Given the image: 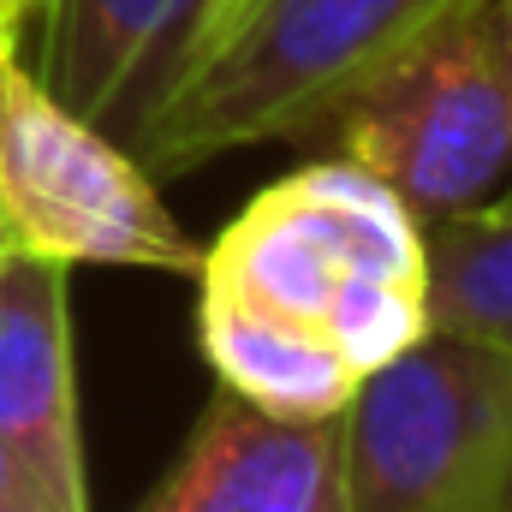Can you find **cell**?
Here are the masks:
<instances>
[{
    "label": "cell",
    "instance_id": "8",
    "mask_svg": "<svg viewBox=\"0 0 512 512\" xmlns=\"http://www.w3.org/2000/svg\"><path fill=\"white\" fill-rule=\"evenodd\" d=\"M215 12L221 0H42L36 78L131 149Z\"/></svg>",
    "mask_w": 512,
    "mask_h": 512
},
{
    "label": "cell",
    "instance_id": "2",
    "mask_svg": "<svg viewBox=\"0 0 512 512\" xmlns=\"http://www.w3.org/2000/svg\"><path fill=\"white\" fill-rule=\"evenodd\" d=\"M477 0H221L131 155L161 173L209 167L251 143H310L399 54Z\"/></svg>",
    "mask_w": 512,
    "mask_h": 512
},
{
    "label": "cell",
    "instance_id": "11",
    "mask_svg": "<svg viewBox=\"0 0 512 512\" xmlns=\"http://www.w3.org/2000/svg\"><path fill=\"white\" fill-rule=\"evenodd\" d=\"M42 0H0V30L6 36H24V24H36Z\"/></svg>",
    "mask_w": 512,
    "mask_h": 512
},
{
    "label": "cell",
    "instance_id": "12",
    "mask_svg": "<svg viewBox=\"0 0 512 512\" xmlns=\"http://www.w3.org/2000/svg\"><path fill=\"white\" fill-rule=\"evenodd\" d=\"M495 209H507V215H512V185L501 191V197H495Z\"/></svg>",
    "mask_w": 512,
    "mask_h": 512
},
{
    "label": "cell",
    "instance_id": "10",
    "mask_svg": "<svg viewBox=\"0 0 512 512\" xmlns=\"http://www.w3.org/2000/svg\"><path fill=\"white\" fill-rule=\"evenodd\" d=\"M0 512H60L48 501V489L24 471V459L0 441Z\"/></svg>",
    "mask_w": 512,
    "mask_h": 512
},
{
    "label": "cell",
    "instance_id": "3",
    "mask_svg": "<svg viewBox=\"0 0 512 512\" xmlns=\"http://www.w3.org/2000/svg\"><path fill=\"white\" fill-rule=\"evenodd\" d=\"M322 137L417 221L489 209L512 185V36L501 6L477 0L423 36Z\"/></svg>",
    "mask_w": 512,
    "mask_h": 512
},
{
    "label": "cell",
    "instance_id": "6",
    "mask_svg": "<svg viewBox=\"0 0 512 512\" xmlns=\"http://www.w3.org/2000/svg\"><path fill=\"white\" fill-rule=\"evenodd\" d=\"M0 441L60 512H90L78 364H72V268L0 239Z\"/></svg>",
    "mask_w": 512,
    "mask_h": 512
},
{
    "label": "cell",
    "instance_id": "14",
    "mask_svg": "<svg viewBox=\"0 0 512 512\" xmlns=\"http://www.w3.org/2000/svg\"><path fill=\"white\" fill-rule=\"evenodd\" d=\"M501 512H512V471H507V495H501Z\"/></svg>",
    "mask_w": 512,
    "mask_h": 512
},
{
    "label": "cell",
    "instance_id": "13",
    "mask_svg": "<svg viewBox=\"0 0 512 512\" xmlns=\"http://www.w3.org/2000/svg\"><path fill=\"white\" fill-rule=\"evenodd\" d=\"M501 6V18H507V36H512V0H495Z\"/></svg>",
    "mask_w": 512,
    "mask_h": 512
},
{
    "label": "cell",
    "instance_id": "7",
    "mask_svg": "<svg viewBox=\"0 0 512 512\" xmlns=\"http://www.w3.org/2000/svg\"><path fill=\"white\" fill-rule=\"evenodd\" d=\"M137 512H346L340 417L292 423L215 387Z\"/></svg>",
    "mask_w": 512,
    "mask_h": 512
},
{
    "label": "cell",
    "instance_id": "4",
    "mask_svg": "<svg viewBox=\"0 0 512 512\" xmlns=\"http://www.w3.org/2000/svg\"><path fill=\"white\" fill-rule=\"evenodd\" d=\"M0 233L66 268L191 274L203 245L114 131L72 114L0 30Z\"/></svg>",
    "mask_w": 512,
    "mask_h": 512
},
{
    "label": "cell",
    "instance_id": "1",
    "mask_svg": "<svg viewBox=\"0 0 512 512\" xmlns=\"http://www.w3.org/2000/svg\"><path fill=\"white\" fill-rule=\"evenodd\" d=\"M429 334L423 221L340 155L274 179L203 245V358L274 417H346L352 393Z\"/></svg>",
    "mask_w": 512,
    "mask_h": 512
},
{
    "label": "cell",
    "instance_id": "5",
    "mask_svg": "<svg viewBox=\"0 0 512 512\" xmlns=\"http://www.w3.org/2000/svg\"><path fill=\"white\" fill-rule=\"evenodd\" d=\"M346 512H501L512 471V346L429 334L340 417Z\"/></svg>",
    "mask_w": 512,
    "mask_h": 512
},
{
    "label": "cell",
    "instance_id": "9",
    "mask_svg": "<svg viewBox=\"0 0 512 512\" xmlns=\"http://www.w3.org/2000/svg\"><path fill=\"white\" fill-rule=\"evenodd\" d=\"M429 239V328L512 346V215L471 209L423 221Z\"/></svg>",
    "mask_w": 512,
    "mask_h": 512
},
{
    "label": "cell",
    "instance_id": "15",
    "mask_svg": "<svg viewBox=\"0 0 512 512\" xmlns=\"http://www.w3.org/2000/svg\"><path fill=\"white\" fill-rule=\"evenodd\" d=\"M0 239H6V233H0Z\"/></svg>",
    "mask_w": 512,
    "mask_h": 512
}]
</instances>
